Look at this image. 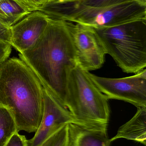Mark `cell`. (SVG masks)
I'll return each instance as SVG.
<instances>
[{"instance_id":"7a4b0ae2","label":"cell","mask_w":146,"mask_h":146,"mask_svg":"<svg viewBox=\"0 0 146 146\" xmlns=\"http://www.w3.org/2000/svg\"><path fill=\"white\" fill-rule=\"evenodd\" d=\"M43 87L20 59H8L0 66V105L14 119L18 132L35 133L43 111Z\"/></svg>"},{"instance_id":"ffe728a7","label":"cell","mask_w":146,"mask_h":146,"mask_svg":"<svg viewBox=\"0 0 146 146\" xmlns=\"http://www.w3.org/2000/svg\"><path fill=\"white\" fill-rule=\"evenodd\" d=\"M141 6L146 7V0H132Z\"/></svg>"},{"instance_id":"ac0fdd59","label":"cell","mask_w":146,"mask_h":146,"mask_svg":"<svg viewBox=\"0 0 146 146\" xmlns=\"http://www.w3.org/2000/svg\"><path fill=\"white\" fill-rule=\"evenodd\" d=\"M0 42L11 44V27L0 22Z\"/></svg>"},{"instance_id":"52a82bcc","label":"cell","mask_w":146,"mask_h":146,"mask_svg":"<svg viewBox=\"0 0 146 146\" xmlns=\"http://www.w3.org/2000/svg\"><path fill=\"white\" fill-rule=\"evenodd\" d=\"M65 22L75 50L77 65L89 72L101 68L106 53L94 28Z\"/></svg>"},{"instance_id":"ba28073f","label":"cell","mask_w":146,"mask_h":146,"mask_svg":"<svg viewBox=\"0 0 146 146\" xmlns=\"http://www.w3.org/2000/svg\"><path fill=\"white\" fill-rule=\"evenodd\" d=\"M43 111L41 122L34 136L28 140V146H39L67 124L75 123L67 108L43 87Z\"/></svg>"},{"instance_id":"7c38bea8","label":"cell","mask_w":146,"mask_h":146,"mask_svg":"<svg viewBox=\"0 0 146 146\" xmlns=\"http://www.w3.org/2000/svg\"><path fill=\"white\" fill-rule=\"evenodd\" d=\"M30 13L14 0L0 1V22L9 27L18 23Z\"/></svg>"},{"instance_id":"5bb4252c","label":"cell","mask_w":146,"mask_h":146,"mask_svg":"<svg viewBox=\"0 0 146 146\" xmlns=\"http://www.w3.org/2000/svg\"><path fill=\"white\" fill-rule=\"evenodd\" d=\"M68 124L60 129L39 146H67Z\"/></svg>"},{"instance_id":"d6986e66","label":"cell","mask_w":146,"mask_h":146,"mask_svg":"<svg viewBox=\"0 0 146 146\" xmlns=\"http://www.w3.org/2000/svg\"><path fill=\"white\" fill-rule=\"evenodd\" d=\"M11 44L0 42V66L9 59L12 51Z\"/></svg>"},{"instance_id":"44dd1931","label":"cell","mask_w":146,"mask_h":146,"mask_svg":"<svg viewBox=\"0 0 146 146\" xmlns=\"http://www.w3.org/2000/svg\"><path fill=\"white\" fill-rule=\"evenodd\" d=\"M74 0H50L49 2H61L71 1Z\"/></svg>"},{"instance_id":"4fadbf2b","label":"cell","mask_w":146,"mask_h":146,"mask_svg":"<svg viewBox=\"0 0 146 146\" xmlns=\"http://www.w3.org/2000/svg\"><path fill=\"white\" fill-rule=\"evenodd\" d=\"M16 132H18L17 127L12 115L6 108L0 105V146H5Z\"/></svg>"},{"instance_id":"8fae6325","label":"cell","mask_w":146,"mask_h":146,"mask_svg":"<svg viewBox=\"0 0 146 146\" xmlns=\"http://www.w3.org/2000/svg\"><path fill=\"white\" fill-rule=\"evenodd\" d=\"M119 139L134 141L146 145V108L138 109L136 114L129 121L121 126L111 142Z\"/></svg>"},{"instance_id":"30bf717a","label":"cell","mask_w":146,"mask_h":146,"mask_svg":"<svg viewBox=\"0 0 146 146\" xmlns=\"http://www.w3.org/2000/svg\"><path fill=\"white\" fill-rule=\"evenodd\" d=\"M107 130L92 129L74 123L68 124L67 146H110Z\"/></svg>"},{"instance_id":"5b68a950","label":"cell","mask_w":146,"mask_h":146,"mask_svg":"<svg viewBox=\"0 0 146 146\" xmlns=\"http://www.w3.org/2000/svg\"><path fill=\"white\" fill-rule=\"evenodd\" d=\"M105 50L124 72L136 74L146 67V19L94 28Z\"/></svg>"},{"instance_id":"9c48e42d","label":"cell","mask_w":146,"mask_h":146,"mask_svg":"<svg viewBox=\"0 0 146 146\" xmlns=\"http://www.w3.org/2000/svg\"><path fill=\"white\" fill-rule=\"evenodd\" d=\"M48 19L43 12L35 11L11 27V46L19 53L29 48L44 31Z\"/></svg>"},{"instance_id":"6da1fadb","label":"cell","mask_w":146,"mask_h":146,"mask_svg":"<svg viewBox=\"0 0 146 146\" xmlns=\"http://www.w3.org/2000/svg\"><path fill=\"white\" fill-rule=\"evenodd\" d=\"M19 55L43 86L65 106L68 74L77 65L75 50L65 21L49 17L43 34Z\"/></svg>"},{"instance_id":"277c9868","label":"cell","mask_w":146,"mask_h":146,"mask_svg":"<svg viewBox=\"0 0 146 146\" xmlns=\"http://www.w3.org/2000/svg\"><path fill=\"white\" fill-rule=\"evenodd\" d=\"M40 11L52 19L96 29L146 19V7L133 1L103 7H89L76 1L51 2Z\"/></svg>"},{"instance_id":"8992f818","label":"cell","mask_w":146,"mask_h":146,"mask_svg":"<svg viewBox=\"0 0 146 146\" xmlns=\"http://www.w3.org/2000/svg\"><path fill=\"white\" fill-rule=\"evenodd\" d=\"M98 88L109 99L122 100L139 108H146V69L122 78L100 77L88 72Z\"/></svg>"},{"instance_id":"9a60e30c","label":"cell","mask_w":146,"mask_h":146,"mask_svg":"<svg viewBox=\"0 0 146 146\" xmlns=\"http://www.w3.org/2000/svg\"><path fill=\"white\" fill-rule=\"evenodd\" d=\"M22 8L31 13L40 11L50 0H14Z\"/></svg>"},{"instance_id":"3957f363","label":"cell","mask_w":146,"mask_h":146,"mask_svg":"<svg viewBox=\"0 0 146 146\" xmlns=\"http://www.w3.org/2000/svg\"><path fill=\"white\" fill-rule=\"evenodd\" d=\"M78 65L70 69L66 87L65 106L75 124L92 129L107 130L110 110L108 97Z\"/></svg>"},{"instance_id":"2e32d148","label":"cell","mask_w":146,"mask_h":146,"mask_svg":"<svg viewBox=\"0 0 146 146\" xmlns=\"http://www.w3.org/2000/svg\"><path fill=\"white\" fill-rule=\"evenodd\" d=\"M132 0H74L86 6L97 7H108Z\"/></svg>"},{"instance_id":"e0dca14e","label":"cell","mask_w":146,"mask_h":146,"mask_svg":"<svg viewBox=\"0 0 146 146\" xmlns=\"http://www.w3.org/2000/svg\"><path fill=\"white\" fill-rule=\"evenodd\" d=\"M4 146H28V140L16 132L12 135Z\"/></svg>"},{"instance_id":"7402d4cb","label":"cell","mask_w":146,"mask_h":146,"mask_svg":"<svg viewBox=\"0 0 146 146\" xmlns=\"http://www.w3.org/2000/svg\"><path fill=\"white\" fill-rule=\"evenodd\" d=\"M3 1V0H0V1Z\"/></svg>"}]
</instances>
